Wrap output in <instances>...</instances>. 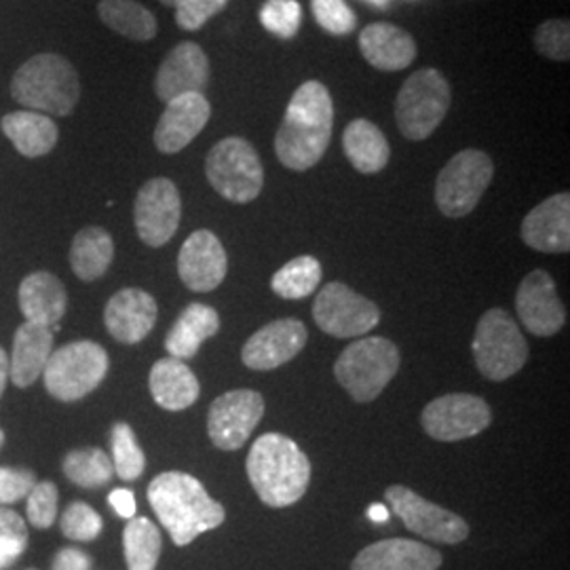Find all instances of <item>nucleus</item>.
Returning <instances> with one entry per match:
<instances>
[{
	"instance_id": "obj_7",
	"label": "nucleus",
	"mask_w": 570,
	"mask_h": 570,
	"mask_svg": "<svg viewBox=\"0 0 570 570\" xmlns=\"http://www.w3.org/2000/svg\"><path fill=\"white\" fill-rule=\"evenodd\" d=\"M205 176L230 204H252L265 186V169L254 144L239 136H228L212 146L205 159Z\"/></svg>"
},
{
	"instance_id": "obj_51",
	"label": "nucleus",
	"mask_w": 570,
	"mask_h": 570,
	"mask_svg": "<svg viewBox=\"0 0 570 570\" xmlns=\"http://www.w3.org/2000/svg\"><path fill=\"white\" fill-rule=\"evenodd\" d=\"M2 444H4V431L0 429V449H2Z\"/></svg>"
},
{
	"instance_id": "obj_32",
	"label": "nucleus",
	"mask_w": 570,
	"mask_h": 570,
	"mask_svg": "<svg viewBox=\"0 0 570 570\" xmlns=\"http://www.w3.org/2000/svg\"><path fill=\"white\" fill-rule=\"evenodd\" d=\"M98 16L104 26L129 41H153L159 32L155 13L136 0H100Z\"/></svg>"
},
{
	"instance_id": "obj_41",
	"label": "nucleus",
	"mask_w": 570,
	"mask_h": 570,
	"mask_svg": "<svg viewBox=\"0 0 570 570\" xmlns=\"http://www.w3.org/2000/svg\"><path fill=\"white\" fill-rule=\"evenodd\" d=\"M28 505L26 513L28 520L35 529L47 530L53 527L58 518V503H60V492L53 482H37L35 489L26 497Z\"/></svg>"
},
{
	"instance_id": "obj_14",
	"label": "nucleus",
	"mask_w": 570,
	"mask_h": 570,
	"mask_svg": "<svg viewBox=\"0 0 570 570\" xmlns=\"http://www.w3.org/2000/svg\"><path fill=\"white\" fill-rule=\"evenodd\" d=\"M423 429L438 442H461L475 438L492 423L490 406L471 393H449L429 402L423 416Z\"/></svg>"
},
{
	"instance_id": "obj_5",
	"label": "nucleus",
	"mask_w": 570,
	"mask_h": 570,
	"mask_svg": "<svg viewBox=\"0 0 570 570\" xmlns=\"http://www.w3.org/2000/svg\"><path fill=\"white\" fill-rule=\"evenodd\" d=\"M400 370V348L383 336H367L346 346L334 364L336 381L355 402L376 400Z\"/></svg>"
},
{
	"instance_id": "obj_19",
	"label": "nucleus",
	"mask_w": 570,
	"mask_h": 570,
	"mask_svg": "<svg viewBox=\"0 0 570 570\" xmlns=\"http://www.w3.org/2000/svg\"><path fill=\"white\" fill-rule=\"evenodd\" d=\"M228 271L225 245L207 230H195L178 254V275L193 292H214L225 282Z\"/></svg>"
},
{
	"instance_id": "obj_12",
	"label": "nucleus",
	"mask_w": 570,
	"mask_h": 570,
	"mask_svg": "<svg viewBox=\"0 0 570 570\" xmlns=\"http://www.w3.org/2000/svg\"><path fill=\"white\" fill-rule=\"evenodd\" d=\"M385 499L389 511H393L407 530L428 541L456 546L469 537V524L461 515L431 503L414 490L395 484L385 490Z\"/></svg>"
},
{
	"instance_id": "obj_35",
	"label": "nucleus",
	"mask_w": 570,
	"mask_h": 570,
	"mask_svg": "<svg viewBox=\"0 0 570 570\" xmlns=\"http://www.w3.org/2000/svg\"><path fill=\"white\" fill-rule=\"evenodd\" d=\"M322 284V263L313 256H298L282 266L273 279V292L285 301H301L311 296Z\"/></svg>"
},
{
	"instance_id": "obj_44",
	"label": "nucleus",
	"mask_w": 570,
	"mask_h": 570,
	"mask_svg": "<svg viewBox=\"0 0 570 570\" xmlns=\"http://www.w3.org/2000/svg\"><path fill=\"white\" fill-rule=\"evenodd\" d=\"M37 473L26 468H0V508L13 505L30 494Z\"/></svg>"
},
{
	"instance_id": "obj_2",
	"label": "nucleus",
	"mask_w": 570,
	"mask_h": 570,
	"mask_svg": "<svg viewBox=\"0 0 570 570\" xmlns=\"http://www.w3.org/2000/svg\"><path fill=\"white\" fill-rule=\"evenodd\" d=\"M148 503L178 548L190 546L226 520L225 508L195 475L184 471L159 473L148 487Z\"/></svg>"
},
{
	"instance_id": "obj_52",
	"label": "nucleus",
	"mask_w": 570,
	"mask_h": 570,
	"mask_svg": "<svg viewBox=\"0 0 570 570\" xmlns=\"http://www.w3.org/2000/svg\"><path fill=\"white\" fill-rule=\"evenodd\" d=\"M28 570H37V569H28Z\"/></svg>"
},
{
	"instance_id": "obj_24",
	"label": "nucleus",
	"mask_w": 570,
	"mask_h": 570,
	"mask_svg": "<svg viewBox=\"0 0 570 570\" xmlns=\"http://www.w3.org/2000/svg\"><path fill=\"white\" fill-rule=\"evenodd\" d=\"M357 45L364 60L381 72H400L416 60V41L412 35L389 21L366 26Z\"/></svg>"
},
{
	"instance_id": "obj_42",
	"label": "nucleus",
	"mask_w": 570,
	"mask_h": 570,
	"mask_svg": "<svg viewBox=\"0 0 570 570\" xmlns=\"http://www.w3.org/2000/svg\"><path fill=\"white\" fill-rule=\"evenodd\" d=\"M315 21L334 37H346L357 28V18L345 0H311Z\"/></svg>"
},
{
	"instance_id": "obj_22",
	"label": "nucleus",
	"mask_w": 570,
	"mask_h": 570,
	"mask_svg": "<svg viewBox=\"0 0 570 570\" xmlns=\"http://www.w3.org/2000/svg\"><path fill=\"white\" fill-rule=\"evenodd\" d=\"M522 242L543 254L570 252V195L558 193L541 202L522 223Z\"/></svg>"
},
{
	"instance_id": "obj_46",
	"label": "nucleus",
	"mask_w": 570,
	"mask_h": 570,
	"mask_svg": "<svg viewBox=\"0 0 570 570\" xmlns=\"http://www.w3.org/2000/svg\"><path fill=\"white\" fill-rule=\"evenodd\" d=\"M108 503L110 508L117 511V515H121L125 520L136 518V497L134 492L127 489H115L108 494Z\"/></svg>"
},
{
	"instance_id": "obj_26",
	"label": "nucleus",
	"mask_w": 570,
	"mask_h": 570,
	"mask_svg": "<svg viewBox=\"0 0 570 570\" xmlns=\"http://www.w3.org/2000/svg\"><path fill=\"white\" fill-rule=\"evenodd\" d=\"M53 353V332L37 324H21L13 336V351L9 357V379L16 387H32L45 372Z\"/></svg>"
},
{
	"instance_id": "obj_6",
	"label": "nucleus",
	"mask_w": 570,
	"mask_h": 570,
	"mask_svg": "<svg viewBox=\"0 0 570 570\" xmlns=\"http://www.w3.org/2000/svg\"><path fill=\"white\" fill-rule=\"evenodd\" d=\"M452 91L435 68H421L407 77L395 100V121L412 142L428 140L449 115Z\"/></svg>"
},
{
	"instance_id": "obj_4",
	"label": "nucleus",
	"mask_w": 570,
	"mask_h": 570,
	"mask_svg": "<svg viewBox=\"0 0 570 570\" xmlns=\"http://www.w3.org/2000/svg\"><path fill=\"white\" fill-rule=\"evenodd\" d=\"M11 98L26 110L68 117L81 100V79L77 68L60 53H37L13 75Z\"/></svg>"
},
{
	"instance_id": "obj_40",
	"label": "nucleus",
	"mask_w": 570,
	"mask_h": 570,
	"mask_svg": "<svg viewBox=\"0 0 570 570\" xmlns=\"http://www.w3.org/2000/svg\"><path fill=\"white\" fill-rule=\"evenodd\" d=\"M28 548V527L18 511L0 508V570L9 569Z\"/></svg>"
},
{
	"instance_id": "obj_25",
	"label": "nucleus",
	"mask_w": 570,
	"mask_h": 570,
	"mask_svg": "<svg viewBox=\"0 0 570 570\" xmlns=\"http://www.w3.org/2000/svg\"><path fill=\"white\" fill-rule=\"evenodd\" d=\"M18 301L26 322L51 330L66 315L68 292L53 273L37 271L21 282Z\"/></svg>"
},
{
	"instance_id": "obj_34",
	"label": "nucleus",
	"mask_w": 570,
	"mask_h": 570,
	"mask_svg": "<svg viewBox=\"0 0 570 570\" xmlns=\"http://www.w3.org/2000/svg\"><path fill=\"white\" fill-rule=\"evenodd\" d=\"M61 471L79 489H102L115 478L112 459L102 449H96V446L70 450L63 456Z\"/></svg>"
},
{
	"instance_id": "obj_21",
	"label": "nucleus",
	"mask_w": 570,
	"mask_h": 570,
	"mask_svg": "<svg viewBox=\"0 0 570 570\" xmlns=\"http://www.w3.org/2000/svg\"><path fill=\"white\" fill-rule=\"evenodd\" d=\"M212 117V106L204 94H186L165 106L164 115L155 127V146L164 155H178L193 142Z\"/></svg>"
},
{
	"instance_id": "obj_27",
	"label": "nucleus",
	"mask_w": 570,
	"mask_h": 570,
	"mask_svg": "<svg viewBox=\"0 0 570 570\" xmlns=\"http://www.w3.org/2000/svg\"><path fill=\"white\" fill-rule=\"evenodd\" d=\"M148 387L153 400L169 412H180L193 406L202 393L195 372L176 357H164L150 367Z\"/></svg>"
},
{
	"instance_id": "obj_18",
	"label": "nucleus",
	"mask_w": 570,
	"mask_h": 570,
	"mask_svg": "<svg viewBox=\"0 0 570 570\" xmlns=\"http://www.w3.org/2000/svg\"><path fill=\"white\" fill-rule=\"evenodd\" d=\"M209 82V60L202 45L178 42L155 75V94L165 104L186 94H204Z\"/></svg>"
},
{
	"instance_id": "obj_16",
	"label": "nucleus",
	"mask_w": 570,
	"mask_h": 570,
	"mask_svg": "<svg viewBox=\"0 0 570 570\" xmlns=\"http://www.w3.org/2000/svg\"><path fill=\"white\" fill-rule=\"evenodd\" d=\"M520 322L534 336H553L567 324V311L558 298L556 282L548 271H532L515 292Z\"/></svg>"
},
{
	"instance_id": "obj_15",
	"label": "nucleus",
	"mask_w": 570,
	"mask_h": 570,
	"mask_svg": "<svg viewBox=\"0 0 570 570\" xmlns=\"http://www.w3.org/2000/svg\"><path fill=\"white\" fill-rule=\"evenodd\" d=\"M183 199L169 178H153L138 190L134 204L136 233L148 247H164L178 233Z\"/></svg>"
},
{
	"instance_id": "obj_49",
	"label": "nucleus",
	"mask_w": 570,
	"mask_h": 570,
	"mask_svg": "<svg viewBox=\"0 0 570 570\" xmlns=\"http://www.w3.org/2000/svg\"><path fill=\"white\" fill-rule=\"evenodd\" d=\"M161 4H165V7H171V9H176L178 4H183L184 0H159Z\"/></svg>"
},
{
	"instance_id": "obj_13",
	"label": "nucleus",
	"mask_w": 570,
	"mask_h": 570,
	"mask_svg": "<svg viewBox=\"0 0 570 570\" xmlns=\"http://www.w3.org/2000/svg\"><path fill=\"white\" fill-rule=\"evenodd\" d=\"M265 414L258 391L233 389L216 397L207 414V433L216 449L233 452L244 446Z\"/></svg>"
},
{
	"instance_id": "obj_9",
	"label": "nucleus",
	"mask_w": 570,
	"mask_h": 570,
	"mask_svg": "<svg viewBox=\"0 0 570 570\" xmlns=\"http://www.w3.org/2000/svg\"><path fill=\"white\" fill-rule=\"evenodd\" d=\"M473 357L480 374L501 383L518 374L529 362V345L518 324L503 308H490L475 327Z\"/></svg>"
},
{
	"instance_id": "obj_36",
	"label": "nucleus",
	"mask_w": 570,
	"mask_h": 570,
	"mask_svg": "<svg viewBox=\"0 0 570 570\" xmlns=\"http://www.w3.org/2000/svg\"><path fill=\"white\" fill-rule=\"evenodd\" d=\"M110 449H112V468L125 482H136L146 469V456L138 444V438L131 425L115 423L110 429Z\"/></svg>"
},
{
	"instance_id": "obj_8",
	"label": "nucleus",
	"mask_w": 570,
	"mask_h": 570,
	"mask_svg": "<svg viewBox=\"0 0 570 570\" xmlns=\"http://www.w3.org/2000/svg\"><path fill=\"white\" fill-rule=\"evenodd\" d=\"M110 367L108 353L94 341H75L51 353L42 381L51 397L79 402L102 385Z\"/></svg>"
},
{
	"instance_id": "obj_30",
	"label": "nucleus",
	"mask_w": 570,
	"mask_h": 570,
	"mask_svg": "<svg viewBox=\"0 0 570 570\" xmlns=\"http://www.w3.org/2000/svg\"><path fill=\"white\" fill-rule=\"evenodd\" d=\"M343 148L348 164L366 176L383 171L391 159V146L385 134L367 119H355L346 125Z\"/></svg>"
},
{
	"instance_id": "obj_17",
	"label": "nucleus",
	"mask_w": 570,
	"mask_h": 570,
	"mask_svg": "<svg viewBox=\"0 0 570 570\" xmlns=\"http://www.w3.org/2000/svg\"><path fill=\"white\" fill-rule=\"evenodd\" d=\"M308 341V332L301 320H277L247 338L242 360L249 370L268 372L292 362Z\"/></svg>"
},
{
	"instance_id": "obj_3",
	"label": "nucleus",
	"mask_w": 570,
	"mask_h": 570,
	"mask_svg": "<svg viewBox=\"0 0 570 570\" xmlns=\"http://www.w3.org/2000/svg\"><path fill=\"white\" fill-rule=\"evenodd\" d=\"M245 469L258 499L275 510L301 501L311 482L308 456L282 433L261 435L247 454Z\"/></svg>"
},
{
	"instance_id": "obj_37",
	"label": "nucleus",
	"mask_w": 570,
	"mask_h": 570,
	"mask_svg": "<svg viewBox=\"0 0 570 570\" xmlns=\"http://www.w3.org/2000/svg\"><path fill=\"white\" fill-rule=\"evenodd\" d=\"M60 529L66 539L89 543L102 534V515L91 505H87L82 501H75L61 513Z\"/></svg>"
},
{
	"instance_id": "obj_50",
	"label": "nucleus",
	"mask_w": 570,
	"mask_h": 570,
	"mask_svg": "<svg viewBox=\"0 0 570 570\" xmlns=\"http://www.w3.org/2000/svg\"><path fill=\"white\" fill-rule=\"evenodd\" d=\"M367 2H372V4H376V7H387L389 0H367Z\"/></svg>"
},
{
	"instance_id": "obj_39",
	"label": "nucleus",
	"mask_w": 570,
	"mask_h": 570,
	"mask_svg": "<svg viewBox=\"0 0 570 570\" xmlns=\"http://www.w3.org/2000/svg\"><path fill=\"white\" fill-rule=\"evenodd\" d=\"M532 42L541 58H548L551 61H569L570 21L556 18V20L539 23L532 35Z\"/></svg>"
},
{
	"instance_id": "obj_10",
	"label": "nucleus",
	"mask_w": 570,
	"mask_h": 570,
	"mask_svg": "<svg viewBox=\"0 0 570 570\" xmlns=\"http://www.w3.org/2000/svg\"><path fill=\"white\" fill-rule=\"evenodd\" d=\"M494 178V164L484 150L456 153L435 180V205L449 218H463L475 209Z\"/></svg>"
},
{
	"instance_id": "obj_11",
	"label": "nucleus",
	"mask_w": 570,
	"mask_h": 570,
	"mask_svg": "<svg viewBox=\"0 0 570 570\" xmlns=\"http://www.w3.org/2000/svg\"><path fill=\"white\" fill-rule=\"evenodd\" d=\"M313 317L334 338H360L379 326L381 311L348 285L332 282L317 294Z\"/></svg>"
},
{
	"instance_id": "obj_20",
	"label": "nucleus",
	"mask_w": 570,
	"mask_h": 570,
	"mask_svg": "<svg viewBox=\"0 0 570 570\" xmlns=\"http://www.w3.org/2000/svg\"><path fill=\"white\" fill-rule=\"evenodd\" d=\"M159 306L140 287H122L104 308V324L108 334L122 345H138L157 324Z\"/></svg>"
},
{
	"instance_id": "obj_33",
	"label": "nucleus",
	"mask_w": 570,
	"mask_h": 570,
	"mask_svg": "<svg viewBox=\"0 0 570 570\" xmlns=\"http://www.w3.org/2000/svg\"><path fill=\"white\" fill-rule=\"evenodd\" d=\"M161 532L148 518H131L122 530V551L129 570H155L161 556Z\"/></svg>"
},
{
	"instance_id": "obj_23",
	"label": "nucleus",
	"mask_w": 570,
	"mask_h": 570,
	"mask_svg": "<svg viewBox=\"0 0 570 570\" xmlns=\"http://www.w3.org/2000/svg\"><path fill=\"white\" fill-rule=\"evenodd\" d=\"M442 553L412 539H385L360 551L351 570H438Z\"/></svg>"
},
{
	"instance_id": "obj_47",
	"label": "nucleus",
	"mask_w": 570,
	"mask_h": 570,
	"mask_svg": "<svg viewBox=\"0 0 570 570\" xmlns=\"http://www.w3.org/2000/svg\"><path fill=\"white\" fill-rule=\"evenodd\" d=\"M367 518H370L372 522L385 524L389 518H391V511H389L385 505H379V503H374V505H370V510H367Z\"/></svg>"
},
{
	"instance_id": "obj_31",
	"label": "nucleus",
	"mask_w": 570,
	"mask_h": 570,
	"mask_svg": "<svg viewBox=\"0 0 570 570\" xmlns=\"http://www.w3.org/2000/svg\"><path fill=\"white\" fill-rule=\"evenodd\" d=\"M115 261L112 235L102 226H85L70 245V266L81 282H98Z\"/></svg>"
},
{
	"instance_id": "obj_28",
	"label": "nucleus",
	"mask_w": 570,
	"mask_h": 570,
	"mask_svg": "<svg viewBox=\"0 0 570 570\" xmlns=\"http://www.w3.org/2000/svg\"><path fill=\"white\" fill-rule=\"evenodd\" d=\"M0 129L26 159H39L49 155L60 140V129L56 121L35 110L7 112L0 119Z\"/></svg>"
},
{
	"instance_id": "obj_38",
	"label": "nucleus",
	"mask_w": 570,
	"mask_h": 570,
	"mask_svg": "<svg viewBox=\"0 0 570 570\" xmlns=\"http://www.w3.org/2000/svg\"><path fill=\"white\" fill-rule=\"evenodd\" d=\"M258 18L273 37L292 39L301 28L303 7L298 0H265Z\"/></svg>"
},
{
	"instance_id": "obj_1",
	"label": "nucleus",
	"mask_w": 570,
	"mask_h": 570,
	"mask_svg": "<svg viewBox=\"0 0 570 570\" xmlns=\"http://www.w3.org/2000/svg\"><path fill=\"white\" fill-rule=\"evenodd\" d=\"M334 129V102L326 85L305 81L289 98L275 134V153L284 167L306 171L326 155Z\"/></svg>"
},
{
	"instance_id": "obj_43",
	"label": "nucleus",
	"mask_w": 570,
	"mask_h": 570,
	"mask_svg": "<svg viewBox=\"0 0 570 570\" xmlns=\"http://www.w3.org/2000/svg\"><path fill=\"white\" fill-rule=\"evenodd\" d=\"M230 0H184L176 7V23L186 32L202 30L207 21L223 13Z\"/></svg>"
},
{
	"instance_id": "obj_45",
	"label": "nucleus",
	"mask_w": 570,
	"mask_h": 570,
	"mask_svg": "<svg viewBox=\"0 0 570 570\" xmlns=\"http://www.w3.org/2000/svg\"><path fill=\"white\" fill-rule=\"evenodd\" d=\"M91 556L79 548H63L56 553L51 570H91Z\"/></svg>"
},
{
	"instance_id": "obj_29",
	"label": "nucleus",
	"mask_w": 570,
	"mask_h": 570,
	"mask_svg": "<svg viewBox=\"0 0 570 570\" xmlns=\"http://www.w3.org/2000/svg\"><path fill=\"white\" fill-rule=\"evenodd\" d=\"M220 330V315L214 306L193 303L186 306L176 324L165 336V348L169 357L190 360L199 353L207 338L216 336Z\"/></svg>"
},
{
	"instance_id": "obj_48",
	"label": "nucleus",
	"mask_w": 570,
	"mask_h": 570,
	"mask_svg": "<svg viewBox=\"0 0 570 570\" xmlns=\"http://www.w3.org/2000/svg\"><path fill=\"white\" fill-rule=\"evenodd\" d=\"M7 381H9V355H7L4 348L0 346V397H2V393H4Z\"/></svg>"
}]
</instances>
